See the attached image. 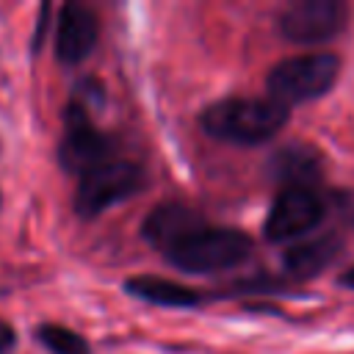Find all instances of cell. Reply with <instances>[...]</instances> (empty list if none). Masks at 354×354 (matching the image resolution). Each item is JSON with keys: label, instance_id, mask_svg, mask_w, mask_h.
<instances>
[{"label": "cell", "instance_id": "6da1fadb", "mask_svg": "<svg viewBox=\"0 0 354 354\" xmlns=\"http://www.w3.org/2000/svg\"><path fill=\"white\" fill-rule=\"evenodd\" d=\"M199 122L202 130L218 141L263 144L282 130L288 122V108L260 97H227L207 105Z\"/></svg>", "mask_w": 354, "mask_h": 354}, {"label": "cell", "instance_id": "4fadbf2b", "mask_svg": "<svg viewBox=\"0 0 354 354\" xmlns=\"http://www.w3.org/2000/svg\"><path fill=\"white\" fill-rule=\"evenodd\" d=\"M39 340L53 351V354H88V343L66 329V326H58V324H44L39 329Z\"/></svg>", "mask_w": 354, "mask_h": 354}, {"label": "cell", "instance_id": "7c38bea8", "mask_svg": "<svg viewBox=\"0 0 354 354\" xmlns=\"http://www.w3.org/2000/svg\"><path fill=\"white\" fill-rule=\"evenodd\" d=\"M124 290L136 299H144L149 304H158V307H194L202 301V296L188 288V285H180V282H171V279H163V277H130L124 282Z\"/></svg>", "mask_w": 354, "mask_h": 354}, {"label": "cell", "instance_id": "5b68a950", "mask_svg": "<svg viewBox=\"0 0 354 354\" xmlns=\"http://www.w3.org/2000/svg\"><path fill=\"white\" fill-rule=\"evenodd\" d=\"M324 210V199L313 188H282L263 221V235L271 243H288L293 238H301L313 227H318Z\"/></svg>", "mask_w": 354, "mask_h": 354}, {"label": "cell", "instance_id": "7a4b0ae2", "mask_svg": "<svg viewBox=\"0 0 354 354\" xmlns=\"http://www.w3.org/2000/svg\"><path fill=\"white\" fill-rule=\"evenodd\" d=\"M252 254V238L232 227H199L163 252V257L188 274L232 268Z\"/></svg>", "mask_w": 354, "mask_h": 354}, {"label": "cell", "instance_id": "8fae6325", "mask_svg": "<svg viewBox=\"0 0 354 354\" xmlns=\"http://www.w3.org/2000/svg\"><path fill=\"white\" fill-rule=\"evenodd\" d=\"M337 254H340V241L332 235H324V238H313V241L288 246L282 252V266H285L288 277L310 279V277H318Z\"/></svg>", "mask_w": 354, "mask_h": 354}, {"label": "cell", "instance_id": "30bf717a", "mask_svg": "<svg viewBox=\"0 0 354 354\" xmlns=\"http://www.w3.org/2000/svg\"><path fill=\"white\" fill-rule=\"evenodd\" d=\"M268 174L285 188H310L321 180V155L307 144H288L274 152Z\"/></svg>", "mask_w": 354, "mask_h": 354}, {"label": "cell", "instance_id": "5bb4252c", "mask_svg": "<svg viewBox=\"0 0 354 354\" xmlns=\"http://www.w3.org/2000/svg\"><path fill=\"white\" fill-rule=\"evenodd\" d=\"M14 340H17L14 329H11L6 321H0V354H6V351L14 346Z\"/></svg>", "mask_w": 354, "mask_h": 354}, {"label": "cell", "instance_id": "8992f818", "mask_svg": "<svg viewBox=\"0 0 354 354\" xmlns=\"http://www.w3.org/2000/svg\"><path fill=\"white\" fill-rule=\"evenodd\" d=\"M348 6L340 0H299L279 14V33L296 44H315L343 30Z\"/></svg>", "mask_w": 354, "mask_h": 354}, {"label": "cell", "instance_id": "ba28073f", "mask_svg": "<svg viewBox=\"0 0 354 354\" xmlns=\"http://www.w3.org/2000/svg\"><path fill=\"white\" fill-rule=\"evenodd\" d=\"M100 25L91 8L80 3H66L58 17V30H55V55L64 64H80L97 44Z\"/></svg>", "mask_w": 354, "mask_h": 354}, {"label": "cell", "instance_id": "9c48e42d", "mask_svg": "<svg viewBox=\"0 0 354 354\" xmlns=\"http://www.w3.org/2000/svg\"><path fill=\"white\" fill-rule=\"evenodd\" d=\"M199 227H205V221L194 207H188L183 202H163L147 213L141 232L155 249L166 252L169 246H174L180 238H185L188 232H194Z\"/></svg>", "mask_w": 354, "mask_h": 354}, {"label": "cell", "instance_id": "52a82bcc", "mask_svg": "<svg viewBox=\"0 0 354 354\" xmlns=\"http://www.w3.org/2000/svg\"><path fill=\"white\" fill-rule=\"evenodd\" d=\"M113 141L91 122L86 105L72 102L66 111V127H64V141H61V163L69 171H88L91 166L111 160Z\"/></svg>", "mask_w": 354, "mask_h": 354}, {"label": "cell", "instance_id": "277c9868", "mask_svg": "<svg viewBox=\"0 0 354 354\" xmlns=\"http://www.w3.org/2000/svg\"><path fill=\"white\" fill-rule=\"evenodd\" d=\"M141 185H144V171L138 163L119 160V158L102 160L80 174L77 194H75V210L83 218L100 216L111 205H119L136 191H141Z\"/></svg>", "mask_w": 354, "mask_h": 354}, {"label": "cell", "instance_id": "9a60e30c", "mask_svg": "<svg viewBox=\"0 0 354 354\" xmlns=\"http://www.w3.org/2000/svg\"><path fill=\"white\" fill-rule=\"evenodd\" d=\"M337 285H343V288L354 290V266H351V268H346V271L337 277Z\"/></svg>", "mask_w": 354, "mask_h": 354}, {"label": "cell", "instance_id": "3957f363", "mask_svg": "<svg viewBox=\"0 0 354 354\" xmlns=\"http://www.w3.org/2000/svg\"><path fill=\"white\" fill-rule=\"evenodd\" d=\"M340 72V58L335 53H307L279 61L268 72V100L277 105H299L324 97Z\"/></svg>", "mask_w": 354, "mask_h": 354}]
</instances>
